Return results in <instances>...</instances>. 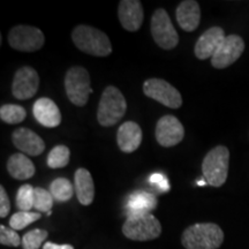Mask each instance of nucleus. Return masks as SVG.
<instances>
[{
	"label": "nucleus",
	"instance_id": "nucleus-31",
	"mask_svg": "<svg viewBox=\"0 0 249 249\" xmlns=\"http://www.w3.org/2000/svg\"><path fill=\"white\" fill-rule=\"evenodd\" d=\"M150 182L158 187L161 192H167L170 189V183L163 173H154L150 177Z\"/></svg>",
	"mask_w": 249,
	"mask_h": 249
},
{
	"label": "nucleus",
	"instance_id": "nucleus-32",
	"mask_svg": "<svg viewBox=\"0 0 249 249\" xmlns=\"http://www.w3.org/2000/svg\"><path fill=\"white\" fill-rule=\"evenodd\" d=\"M43 249H74L71 245H58L54 242H45Z\"/></svg>",
	"mask_w": 249,
	"mask_h": 249
},
{
	"label": "nucleus",
	"instance_id": "nucleus-14",
	"mask_svg": "<svg viewBox=\"0 0 249 249\" xmlns=\"http://www.w3.org/2000/svg\"><path fill=\"white\" fill-rule=\"evenodd\" d=\"M118 17L124 29L135 33L142 26L143 7L139 0H121L118 7Z\"/></svg>",
	"mask_w": 249,
	"mask_h": 249
},
{
	"label": "nucleus",
	"instance_id": "nucleus-33",
	"mask_svg": "<svg viewBox=\"0 0 249 249\" xmlns=\"http://www.w3.org/2000/svg\"><path fill=\"white\" fill-rule=\"evenodd\" d=\"M197 185L198 186H205V185H208V183H207V181H205L204 178H202L200 180H197Z\"/></svg>",
	"mask_w": 249,
	"mask_h": 249
},
{
	"label": "nucleus",
	"instance_id": "nucleus-6",
	"mask_svg": "<svg viewBox=\"0 0 249 249\" xmlns=\"http://www.w3.org/2000/svg\"><path fill=\"white\" fill-rule=\"evenodd\" d=\"M65 90L74 105L85 107L92 92L88 71L81 66L71 67L65 76Z\"/></svg>",
	"mask_w": 249,
	"mask_h": 249
},
{
	"label": "nucleus",
	"instance_id": "nucleus-15",
	"mask_svg": "<svg viewBox=\"0 0 249 249\" xmlns=\"http://www.w3.org/2000/svg\"><path fill=\"white\" fill-rule=\"evenodd\" d=\"M12 141L18 150L29 156H38L45 150V143L42 138L24 127L14 130L12 134Z\"/></svg>",
	"mask_w": 249,
	"mask_h": 249
},
{
	"label": "nucleus",
	"instance_id": "nucleus-30",
	"mask_svg": "<svg viewBox=\"0 0 249 249\" xmlns=\"http://www.w3.org/2000/svg\"><path fill=\"white\" fill-rule=\"evenodd\" d=\"M11 210V202H9L8 195L5 188L0 186V217L5 218Z\"/></svg>",
	"mask_w": 249,
	"mask_h": 249
},
{
	"label": "nucleus",
	"instance_id": "nucleus-19",
	"mask_svg": "<svg viewBox=\"0 0 249 249\" xmlns=\"http://www.w3.org/2000/svg\"><path fill=\"white\" fill-rule=\"evenodd\" d=\"M177 21L185 31L192 33L198 27L201 20V9L197 1L185 0L179 4L176 12Z\"/></svg>",
	"mask_w": 249,
	"mask_h": 249
},
{
	"label": "nucleus",
	"instance_id": "nucleus-27",
	"mask_svg": "<svg viewBox=\"0 0 249 249\" xmlns=\"http://www.w3.org/2000/svg\"><path fill=\"white\" fill-rule=\"evenodd\" d=\"M53 196L44 188L37 187L35 188V197H34V208L40 213H49L53 205Z\"/></svg>",
	"mask_w": 249,
	"mask_h": 249
},
{
	"label": "nucleus",
	"instance_id": "nucleus-2",
	"mask_svg": "<svg viewBox=\"0 0 249 249\" xmlns=\"http://www.w3.org/2000/svg\"><path fill=\"white\" fill-rule=\"evenodd\" d=\"M73 43L80 51L95 57H107L112 52L110 38L96 28L80 24L71 33Z\"/></svg>",
	"mask_w": 249,
	"mask_h": 249
},
{
	"label": "nucleus",
	"instance_id": "nucleus-25",
	"mask_svg": "<svg viewBox=\"0 0 249 249\" xmlns=\"http://www.w3.org/2000/svg\"><path fill=\"white\" fill-rule=\"evenodd\" d=\"M40 218L39 213H31V211H18L15 213L9 219V226L14 231H20L27 227L29 224L36 222Z\"/></svg>",
	"mask_w": 249,
	"mask_h": 249
},
{
	"label": "nucleus",
	"instance_id": "nucleus-16",
	"mask_svg": "<svg viewBox=\"0 0 249 249\" xmlns=\"http://www.w3.org/2000/svg\"><path fill=\"white\" fill-rule=\"evenodd\" d=\"M33 113L35 119L44 127L54 128L61 123V113L52 99L42 97L34 104Z\"/></svg>",
	"mask_w": 249,
	"mask_h": 249
},
{
	"label": "nucleus",
	"instance_id": "nucleus-1",
	"mask_svg": "<svg viewBox=\"0 0 249 249\" xmlns=\"http://www.w3.org/2000/svg\"><path fill=\"white\" fill-rule=\"evenodd\" d=\"M224 241V232L217 224L200 223L187 227L181 236L186 249H218Z\"/></svg>",
	"mask_w": 249,
	"mask_h": 249
},
{
	"label": "nucleus",
	"instance_id": "nucleus-13",
	"mask_svg": "<svg viewBox=\"0 0 249 249\" xmlns=\"http://www.w3.org/2000/svg\"><path fill=\"white\" fill-rule=\"evenodd\" d=\"M226 38L225 33L220 27H211L204 31L195 44V55L200 60L213 58L224 39Z\"/></svg>",
	"mask_w": 249,
	"mask_h": 249
},
{
	"label": "nucleus",
	"instance_id": "nucleus-29",
	"mask_svg": "<svg viewBox=\"0 0 249 249\" xmlns=\"http://www.w3.org/2000/svg\"><path fill=\"white\" fill-rule=\"evenodd\" d=\"M0 244L4 246L18 247L22 244V239L13 229H9L5 225H0Z\"/></svg>",
	"mask_w": 249,
	"mask_h": 249
},
{
	"label": "nucleus",
	"instance_id": "nucleus-24",
	"mask_svg": "<svg viewBox=\"0 0 249 249\" xmlns=\"http://www.w3.org/2000/svg\"><path fill=\"white\" fill-rule=\"evenodd\" d=\"M27 112L22 107L15 104H6L0 107V118L6 124H20L26 119Z\"/></svg>",
	"mask_w": 249,
	"mask_h": 249
},
{
	"label": "nucleus",
	"instance_id": "nucleus-18",
	"mask_svg": "<svg viewBox=\"0 0 249 249\" xmlns=\"http://www.w3.org/2000/svg\"><path fill=\"white\" fill-rule=\"evenodd\" d=\"M157 198L154 194L145 191H136L127 197L124 209L128 217L151 213V211L157 207Z\"/></svg>",
	"mask_w": 249,
	"mask_h": 249
},
{
	"label": "nucleus",
	"instance_id": "nucleus-7",
	"mask_svg": "<svg viewBox=\"0 0 249 249\" xmlns=\"http://www.w3.org/2000/svg\"><path fill=\"white\" fill-rule=\"evenodd\" d=\"M151 34L156 44L164 50H172L178 45L179 36L172 21L164 8L156 9L151 18Z\"/></svg>",
	"mask_w": 249,
	"mask_h": 249
},
{
	"label": "nucleus",
	"instance_id": "nucleus-20",
	"mask_svg": "<svg viewBox=\"0 0 249 249\" xmlns=\"http://www.w3.org/2000/svg\"><path fill=\"white\" fill-rule=\"evenodd\" d=\"M75 193L77 196V200L82 205H89L92 203L93 197H95V185H93V180L91 174L88 170L77 169L75 172Z\"/></svg>",
	"mask_w": 249,
	"mask_h": 249
},
{
	"label": "nucleus",
	"instance_id": "nucleus-4",
	"mask_svg": "<svg viewBox=\"0 0 249 249\" xmlns=\"http://www.w3.org/2000/svg\"><path fill=\"white\" fill-rule=\"evenodd\" d=\"M230 151L224 145L211 149L202 161L203 178L209 186L220 187L225 183L229 174Z\"/></svg>",
	"mask_w": 249,
	"mask_h": 249
},
{
	"label": "nucleus",
	"instance_id": "nucleus-11",
	"mask_svg": "<svg viewBox=\"0 0 249 249\" xmlns=\"http://www.w3.org/2000/svg\"><path fill=\"white\" fill-rule=\"evenodd\" d=\"M245 51V42L240 36L229 35L211 58V65L217 70L231 66Z\"/></svg>",
	"mask_w": 249,
	"mask_h": 249
},
{
	"label": "nucleus",
	"instance_id": "nucleus-8",
	"mask_svg": "<svg viewBox=\"0 0 249 249\" xmlns=\"http://www.w3.org/2000/svg\"><path fill=\"white\" fill-rule=\"evenodd\" d=\"M45 43L44 34L38 28L31 26H17L8 34L11 48L22 52H35L43 48Z\"/></svg>",
	"mask_w": 249,
	"mask_h": 249
},
{
	"label": "nucleus",
	"instance_id": "nucleus-26",
	"mask_svg": "<svg viewBox=\"0 0 249 249\" xmlns=\"http://www.w3.org/2000/svg\"><path fill=\"white\" fill-rule=\"evenodd\" d=\"M34 197H35V188L33 186H21L17 194V207L20 211H29L34 208Z\"/></svg>",
	"mask_w": 249,
	"mask_h": 249
},
{
	"label": "nucleus",
	"instance_id": "nucleus-12",
	"mask_svg": "<svg viewBox=\"0 0 249 249\" xmlns=\"http://www.w3.org/2000/svg\"><path fill=\"white\" fill-rule=\"evenodd\" d=\"M39 87L38 73L33 67L24 66L17 71L12 85V93L15 98L24 101L36 95Z\"/></svg>",
	"mask_w": 249,
	"mask_h": 249
},
{
	"label": "nucleus",
	"instance_id": "nucleus-5",
	"mask_svg": "<svg viewBox=\"0 0 249 249\" xmlns=\"http://www.w3.org/2000/svg\"><path fill=\"white\" fill-rule=\"evenodd\" d=\"M123 233L134 241H149L157 239L161 233L160 220L152 213L127 217L123 225Z\"/></svg>",
	"mask_w": 249,
	"mask_h": 249
},
{
	"label": "nucleus",
	"instance_id": "nucleus-28",
	"mask_svg": "<svg viewBox=\"0 0 249 249\" xmlns=\"http://www.w3.org/2000/svg\"><path fill=\"white\" fill-rule=\"evenodd\" d=\"M48 235V231L45 230L35 229L33 231H29L22 238L23 249H39Z\"/></svg>",
	"mask_w": 249,
	"mask_h": 249
},
{
	"label": "nucleus",
	"instance_id": "nucleus-22",
	"mask_svg": "<svg viewBox=\"0 0 249 249\" xmlns=\"http://www.w3.org/2000/svg\"><path fill=\"white\" fill-rule=\"evenodd\" d=\"M74 188L70 180L66 178H57L50 185V193L58 202H67L73 197Z\"/></svg>",
	"mask_w": 249,
	"mask_h": 249
},
{
	"label": "nucleus",
	"instance_id": "nucleus-23",
	"mask_svg": "<svg viewBox=\"0 0 249 249\" xmlns=\"http://www.w3.org/2000/svg\"><path fill=\"white\" fill-rule=\"evenodd\" d=\"M71 151L66 145L59 144L49 152L48 165L51 169H62L70 163Z\"/></svg>",
	"mask_w": 249,
	"mask_h": 249
},
{
	"label": "nucleus",
	"instance_id": "nucleus-10",
	"mask_svg": "<svg viewBox=\"0 0 249 249\" xmlns=\"http://www.w3.org/2000/svg\"><path fill=\"white\" fill-rule=\"evenodd\" d=\"M155 135L161 147L171 148L182 141L185 136V128L177 117L164 116L156 124Z\"/></svg>",
	"mask_w": 249,
	"mask_h": 249
},
{
	"label": "nucleus",
	"instance_id": "nucleus-21",
	"mask_svg": "<svg viewBox=\"0 0 249 249\" xmlns=\"http://www.w3.org/2000/svg\"><path fill=\"white\" fill-rule=\"evenodd\" d=\"M7 171L17 180L33 178L36 172L35 165L24 154H14L7 160Z\"/></svg>",
	"mask_w": 249,
	"mask_h": 249
},
{
	"label": "nucleus",
	"instance_id": "nucleus-3",
	"mask_svg": "<svg viewBox=\"0 0 249 249\" xmlns=\"http://www.w3.org/2000/svg\"><path fill=\"white\" fill-rule=\"evenodd\" d=\"M127 103L123 92L113 86H108L102 93L98 104L97 120L104 127H111L123 119Z\"/></svg>",
	"mask_w": 249,
	"mask_h": 249
},
{
	"label": "nucleus",
	"instance_id": "nucleus-9",
	"mask_svg": "<svg viewBox=\"0 0 249 249\" xmlns=\"http://www.w3.org/2000/svg\"><path fill=\"white\" fill-rule=\"evenodd\" d=\"M143 92L155 101L160 102L164 107L179 108L182 105V97L180 92L163 79L152 77L143 83Z\"/></svg>",
	"mask_w": 249,
	"mask_h": 249
},
{
	"label": "nucleus",
	"instance_id": "nucleus-17",
	"mask_svg": "<svg viewBox=\"0 0 249 249\" xmlns=\"http://www.w3.org/2000/svg\"><path fill=\"white\" fill-rule=\"evenodd\" d=\"M117 142L120 150L126 154L138 150L142 142L141 127L134 121H126L118 129Z\"/></svg>",
	"mask_w": 249,
	"mask_h": 249
}]
</instances>
